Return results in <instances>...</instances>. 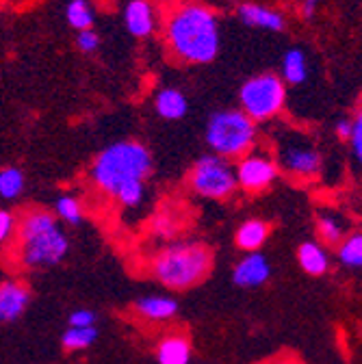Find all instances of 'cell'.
I'll return each mask as SVG.
<instances>
[{"instance_id": "ffe728a7", "label": "cell", "mask_w": 362, "mask_h": 364, "mask_svg": "<svg viewBox=\"0 0 362 364\" xmlns=\"http://www.w3.org/2000/svg\"><path fill=\"white\" fill-rule=\"evenodd\" d=\"M65 18H68V24L76 28L78 33L94 26V11L87 5V0H70V5L65 9Z\"/></svg>"}, {"instance_id": "d6986e66", "label": "cell", "mask_w": 362, "mask_h": 364, "mask_svg": "<svg viewBox=\"0 0 362 364\" xmlns=\"http://www.w3.org/2000/svg\"><path fill=\"white\" fill-rule=\"evenodd\" d=\"M282 82L289 85H302L308 80V59L302 48H291L287 50L282 59Z\"/></svg>"}, {"instance_id": "2e32d148", "label": "cell", "mask_w": 362, "mask_h": 364, "mask_svg": "<svg viewBox=\"0 0 362 364\" xmlns=\"http://www.w3.org/2000/svg\"><path fill=\"white\" fill-rule=\"evenodd\" d=\"M134 312L139 316L148 318V321H167V318L176 316L178 301L171 297H142L134 301Z\"/></svg>"}, {"instance_id": "83f0119b", "label": "cell", "mask_w": 362, "mask_h": 364, "mask_svg": "<svg viewBox=\"0 0 362 364\" xmlns=\"http://www.w3.org/2000/svg\"><path fill=\"white\" fill-rule=\"evenodd\" d=\"M351 144V150H353V156L360 161L362 159V115L358 113L351 122V132H349V139Z\"/></svg>"}, {"instance_id": "52a82bcc", "label": "cell", "mask_w": 362, "mask_h": 364, "mask_svg": "<svg viewBox=\"0 0 362 364\" xmlns=\"http://www.w3.org/2000/svg\"><path fill=\"white\" fill-rule=\"evenodd\" d=\"M189 185L202 198L223 200L235 193L237 178H235V169L230 167L228 161L221 156H215V154H206V156L198 159L196 165L191 167Z\"/></svg>"}, {"instance_id": "1f68e13d", "label": "cell", "mask_w": 362, "mask_h": 364, "mask_svg": "<svg viewBox=\"0 0 362 364\" xmlns=\"http://www.w3.org/2000/svg\"><path fill=\"white\" fill-rule=\"evenodd\" d=\"M321 0H304L302 3V16L304 20H312L314 18V11H316V5H319Z\"/></svg>"}, {"instance_id": "f546056e", "label": "cell", "mask_w": 362, "mask_h": 364, "mask_svg": "<svg viewBox=\"0 0 362 364\" xmlns=\"http://www.w3.org/2000/svg\"><path fill=\"white\" fill-rule=\"evenodd\" d=\"M16 230V217L9 210H0V243L7 241Z\"/></svg>"}, {"instance_id": "4fadbf2b", "label": "cell", "mask_w": 362, "mask_h": 364, "mask_svg": "<svg viewBox=\"0 0 362 364\" xmlns=\"http://www.w3.org/2000/svg\"><path fill=\"white\" fill-rule=\"evenodd\" d=\"M237 16L243 24L247 26H256V28H265L271 33H280L287 26V20L280 11L269 9L262 5H254V3H243L237 9Z\"/></svg>"}, {"instance_id": "3957f363", "label": "cell", "mask_w": 362, "mask_h": 364, "mask_svg": "<svg viewBox=\"0 0 362 364\" xmlns=\"http://www.w3.org/2000/svg\"><path fill=\"white\" fill-rule=\"evenodd\" d=\"M213 269V252L202 243L180 241L163 247L150 262L154 280L171 291L191 289L208 278Z\"/></svg>"}, {"instance_id": "9a60e30c", "label": "cell", "mask_w": 362, "mask_h": 364, "mask_svg": "<svg viewBox=\"0 0 362 364\" xmlns=\"http://www.w3.org/2000/svg\"><path fill=\"white\" fill-rule=\"evenodd\" d=\"M159 364H189L191 362V343L183 334L165 336L156 347Z\"/></svg>"}, {"instance_id": "cb8c5ba5", "label": "cell", "mask_w": 362, "mask_h": 364, "mask_svg": "<svg viewBox=\"0 0 362 364\" xmlns=\"http://www.w3.org/2000/svg\"><path fill=\"white\" fill-rule=\"evenodd\" d=\"M144 193H146L144 180H132V182H126V185H124L113 198H117V202H119L122 206L132 208V206H139V204H142Z\"/></svg>"}, {"instance_id": "7c38bea8", "label": "cell", "mask_w": 362, "mask_h": 364, "mask_svg": "<svg viewBox=\"0 0 362 364\" xmlns=\"http://www.w3.org/2000/svg\"><path fill=\"white\" fill-rule=\"evenodd\" d=\"M124 22L132 37H148L156 26V14L150 0H130L124 9Z\"/></svg>"}, {"instance_id": "d4e9b609", "label": "cell", "mask_w": 362, "mask_h": 364, "mask_svg": "<svg viewBox=\"0 0 362 364\" xmlns=\"http://www.w3.org/2000/svg\"><path fill=\"white\" fill-rule=\"evenodd\" d=\"M57 215L59 219H63L65 223H72V225H78L82 221V206L76 198L72 196H61L57 200Z\"/></svg>"}, {"instance_id": "277c9868", "label": "cell", "mask_w": 362, "mask_h": 364, "mask_svg": "<svg viewBox=\"0 0 362 364\" xmlns=\"http://www.w3.org/2000/svg\"><path fill=\"white\" fill-rule=\"evenodd\" d=\"M150 171L152 156L146 146L137 141H119L100 152L89 176L100 191L115 196L126 182L146 180Z\"/></svg>"}, {"instance_id": "4316f807", "label": "cell", "mask_w": 362, "mask_h": 364, "mask_svg": "<svg viewBox=\"0 0 362 364\" xmlns=\"http://www.w3.org/2000/svg\"><path fill=\"white\" fill-rule=\"evenodd\" d=\"M76 46H78L82 53H96L98 46H100V35L94 28L80 31L78 37H76Z\"/></svg>"}, {"instance_id": "7402d4cb", "label": "cell", "mask_w": 362, "mask_h": 364, "mask_svg": "<svg viewBox=\"0 0 362 364\" xmlns=\"http://www.w3.org/2000/svg\"><path fill=\"white\" fill-rule=\"evenodd\" d=\"M339 258L349 269L362 267V235L353 232L339 243Z\"/></svg>"}, {"instance_id": "44dd1931", "label": "cell", "mask_w": 362, "mask_h": 364, "mask_svg": "<svg viewBox=\"0 0 362 364\" xmlns=\"http://www.w3.org/2000/svg\"><path fill=\"white\" fill-rule=\"evenodd\" d=\"M98 338V328L92 326V328H70L63 332L61 336V345L68 349V351H74V349H87L92 347Z\"/></svg>"}, {"instance_id": "30bf717a", "label": "cell", "mask_w": 362, "mask_h": 364, "mask_svg": "<svg viewBox=\"0 0 362 364\" xmlns=\"http://www.w3.org/2000/svg\"><path fill=\"white\" fill-rule=\"evenodd\" d=\"M31 304V289L24 282L7 280L0 284V323H14Z\"/></svg>"}, {"instance_id": "e0dca14e", "label": "cell", "mask_w": 362, "mask_h": 364, "mask_svg": "<svg viewBox=\"0 0 362 364\" xmlns=\"http://www.w3.org/2000/svg\"><path fill=\"white\" fill-rule=\"evenodd\" d=\"M154 109L156 113L163 117V119H180L187 115V109H189V102L185 98L183 91L178 89H161L156 98H154Z\"/></svg>"}, {"instance_id": "4dcf8cb0", "label": "cell", "mask_w": 362, "mask_h": 364, "mask_svg": "<svg viewBox=\"0 0 362 364\" xmlns=\"http://www.w3.org/2000/svg\"><path fill=\"white\" fill-rule=\"evenodd\" d=\"M334 130H336V134H339V139L347 141V139H349V132H351V119H339Z\"/></svg>"}, {"instance_id": "ba28073f", "label": "cell", "mask_w": 362, "mask_h": 364, "mask_svg": "<svg viewBox=\"0 0 362 364\" xmlns=\"http://www.w3.org/2000/svg\"><path fill=\"white\" fill-rule=\"evenodd\" d=\"M278 163L297 178H314L321 171V152L306 136L291 132L278 141Z\"/></svg>"}, {"instance_id": "8fae6325", "label": "cell", "mask_w": 362, "mask_h": 364, "mask_svg": "<svg viewBox=\"0 0 362 364\" xmlns=\"http://www.w3.org/2000/svg\"><path fill=\"white\" fill-rule=\"evenodd\" d=\"M269 276H271L269 260L262 254H258V252H250L243 260L237 262V267L233 271V280L241 289L262 287L269 280Z\"/></svg>"}, {"instance_id": "484cf974", "label": "cell", "mask_w": 362, "mask_h": 364, "mask_svg": "<svg viewBox=\"0 0 362 364\" xmlns=\"http://www.w3.org/2000/svg\"><path fill=\"white\" fill-rule=\"evenodd\" d=\"M316 230L324 243L328 245H339L343 241V225L334 217H319L316 221Z\"/></svg>"}, {"instance_id": "603a6c76", "label": "cell", "mask_w": 362, "mask_h": 364, "mask_svg": "<svg viewBox=\"0 0 362 364\" xmlns=\"http://www.w3.org/2000/svg\"><path fill=\"white\" fill-rule=\"evenodd\" d=\"M24 173L18 167L0 169V198L14 200L24 191Z\"/></svg>"}, {"instance_id": "7a4b0ae2", "label": "cell", "mask_w": 362, "mask_h": 364, "mask_svg": "<svg viewBox=\"0 0 362 364\" xmlns=\"http://www.w3.org/2000/svg\"><path fill=\"white\" fill-rule=\"evenodd\" d=\"M70 252L68 235L48 210H28L18 225V260L26 269L59 264Z\"/></svg>"}, {"instance_id": "ac0fdd59", "label": "cell", "mask_w": 362, "mask_h": 364, "mask_svg": "<svg viewBox=\"0 0 362 364\" xmlns=\"http://www.w3.org/2000/svg\"><path fill=\"white\" fill-rule=\"evenodd\" d=\"M267 237H269V223L260 219H250L239 225L235 241L241 250L250 254V252H258V247H262Z\"/></svg>"}, {"instance_id": "5bb4252c", "label": "cell", "mask_w": 362, "mask_h": 364, "mask_svg": "<svg viewBox=\"0 0 362 364\" xmlns=\"http://www.w3.org/2000/svg\"><path fill=\"white\" fill-rule=\"evenodd\" d=\"M297 260L308 276H314V278L324 276V273H328V269H330V256H328L326 247L314 241H306L299 245Z\"/></svg>"}, {"instance_id": "5b68a950", "label": "cell", "mask_w": 362, "mask_h": 364, "mask_svg": "<svg viewBox=\"0 0 362 364\" xmlns=\"http://www.w3.org/2000/svg\"><path fill=\"white\" fill-rule=\"evenodd\" d=\"M206 144L225 161L245 156L256 144V124L239 109L217 111L206 124Z\"/></svg>"}, {"instance_id": "f1b7e54d", "label": "cell", "mask_w": 362, "mask_h": 364, "mask_svg": "<svg viewBox=\"0 0 362 364\" xmlns=\"http://www.w3.org/2000/svg\"><path fill=\"white\" fill-rule=\"evenodd\" d=\"M96 326V312L94 310H76L70 314V328H92Z\"/></svg>"}, {"instance_id": "9c48e42d", "label": "cell", "mask_w": 362, "mask_h": 364, "mask_svg": "<svg viewBox=\"0 0 362 364\" xmlns=\"http://www.w3.org/2000/svg\"><path fill=\"white\" fill-rule=\"evenodd\" d=\"M235 178L237 185H241L247 193H260L274 185V180L278 178V165L269 156L247 154L239 161Z\"/></svg>"}, {"instance_id": "8992f818", "label": "cell", "mask_w": 362, "mask_h": 364, "mask_svg": "<svg viewBox=\"0 0 362 364\" xmlns=\"http://www.w3.org/2000/svg\"><path fill=\"white\" fill-rule=\"evenodd\" d=\"M241 111L256 124L276 117L287 102V87L276 74H256L239 91Z\"/></svg>"}, {"instance_id": "6da1fadb", "label": "cell", "mask_w": 362, "mask_h": 364, "mask_svg": "<svg viewBox=\"0 0 362 364\" xmlns=\"http://www.w3.org/2000/svg\"><path fill=\"white\" fill-rule=\"evenodd\" d=\"M171 50L187 63H211L221 46L217 16L204 5H183L167 22Z\"/></svg>"}]
</instances>
